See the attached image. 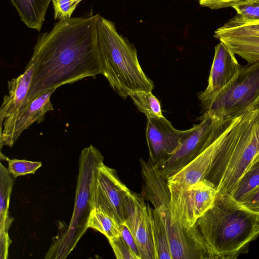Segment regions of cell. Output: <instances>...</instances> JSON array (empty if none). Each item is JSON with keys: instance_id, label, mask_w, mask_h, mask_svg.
<instances>
[{"instance_id": "obj_6", "label": "cell", "mask_w": 259, "mask_h": 259, "mask_svg": "<svg viewBox=\"0 0 259 259\" xmlns=\"http://www.w3.org/2000/svg\"><path fill=\"white\" fill-rule=\"evenodd\" d=\"M103 160L101 152L92 145L82 150L79 160V172L72 216L68 229L60 235L48 253L50 255H55L54 258H65L88 229L87 224L92 210L93 179L98 167L103 162Z\"/></svg>"}, {"instance_id": "obj_31", "label": "cell", "mask_w": 259, "mask_h": 259, "mask_svg": "<svg viewBox=\"0 0 259 259\" xmlns=\"http://www.w3.org/2000/svg\"><path fill=\"white\" fill-rule=\"evenodd\" d=\"M121 236L135 253L137 259H142L135 240L128 228L124 224L120 225Z\"/></svg>"}, {"instance_id": "obj_18", "label": "cell", "mask_w": 259, "mask_h": 259, "mask_svg": "<svg viewBox=\"0 0 259 259\" xmlns=\"http://www.w3.org/2000/svg\"><path fill=\"white\" fill-rule=\"evenodd\" d=\"M218 39L248 63L259 62V36H225Z\"/></svg>"}, {"instance_id": "obj_23", "label": "cell", "mask_w": 259, "mask_h": 259, "mask_svg": "<svg viewBox=\"0 0 259 259\" xmlns=\"http://www.w3.org/2000/svg\"><path fill=\"white\" fill-rule=\"evenodd\" d=\"M259 186V160L253 162L239 180L231 195L239 202L248 193Z\"/></svg>"}, {"instance_id": "obj_7", "label": "cell", "mask_w": 259, "mask_h": 259, "mask_svg": "<svg viewBox=\"0 0 259 259\" xmlns=\"http://www.w3.org/2000/svg\"><path fill=\"white\" fill-rule=\"evenodd\" d=\"M259 101V62L241 66L234 79L202 106L204 112L220 119L244 112Z\"/></svg>"}, {"instance_id": "obj_24", "label": "cell", "mask_w": 259, "mask_h": 259, "mask_svg": "<svg viewBox=\"0 0 259 259\" xmlns=\"http://www.w3.org/2000/svg\"><path fill=\"white\" fill-rule=\"evenodd\" d=\"M152 219L158 259H172L166 232L159 214L154 208H152Z\"/></svg>"}, {"instance_id": "obj_1", "label": "cell", "mask_w": 259, "mask_h": 259, "mask_svg": "<svg viewBox=\"0 0 259 259\" xmlns=\"http://www.w3.org/2000/svg\"><path fill=\"white\" fill-rule=\"evenodd\" d=\"M98 14L60 20L40 34L30 61L34 70L27 99L87 77L103 75L97 39Z\"/></svg>"}, {"instance_id": "obj_19", "label": "cell", "mask_w": 259, "mask_h": 259, "mask_svg": "<svg viewBox=\"0 0 259 259\" xmlns=\"http://www.w3.org/2000/svg\"><path fill=\"white\" fill-rule=\"evenodd\" d=\"M87 227L88 229L90 228L100 232L106 236L108 241L121 236L120 226L118 221L100 207L92 208Z\"/></svg>"}, {"instance_id": "obj_21", "label": "cell", "mask_w": 259, "mask_h": 259, "mask_svg": "<svg viewBox=\"0 0 259 259\" xmlns=\"http://www.w3.org/2000/svg\"><path fill=\"white\" fill-rule=\"evenodd\" d=\"M237 14L221 27L231 28L239 23L259 20V0H242L234 5Z\"/></svg>"}, {"instance_id": "obj_16", "label": "cell", "mask_w": 259, "mask_h": 259, "mask_svg": "<svg viewBox=\"0 0 259 259\" xmlns=\"http://www.w3.org/2000/svg\"><path fill=\"white\" fill-rule=\"evenodd\" d=\"M34 67V64L29 61L22 74L8 81V93L4 97L0 109L1 124L27 103Z\"/></svg>"}, {"instance_id": "obj_14", "label": "cell", "mask_w": 259, "mask_h": 259, "mask_svg": "<svg viewBox=\"0 0 259 259\" xmlns=\"http://www.w3.org/2000/svg\"><path fill=\"white\" fill-rule=\"evenodd\" d=\"M241 66L235 54L220 41L215 47L208 85L198 96L202 105L225 89L237 76Z\"/></svg>"}, {"instance_id": "obj_15", "label": "cell", "mask_w": 259, "mask_h": 259, "mask_svg": "<svg viewBox=\"0 0 259 259\" xmlns=\"http://www.w3.org/2000/svg\"><path fill=\"white\" fill-rule=\"evenodd\" d=\"M232 118L220 135L210 145L190 163L169 178L167 182L189 185L204 180L214 159L224 137L226 129Z\"/></svg>"}, {"instance_id": "obj_26", "label": "cell", "mask_w": 259, "mask_h": 259, "mask_svg": "<svg viewBox=\"0 0 259 259\" xmlns=\"http://www.w3.org/2000/svg\"><path fill=\"white\" fill-rule=\"evenodd\" d=\"M7 161L8 170L13 178H17L28 174H34L42 165L41 162L40 161H31L16 159H8Z\"/></svg>"}, {"instance_id": "obj_27", "label": "cell", "mask_w": 259, "mask_h": 259, "mask_svg": "<svg viewBox=\"0 0 259 259\" xmlns=\"http://www.w3.org/2000/svg\"><path fill=\"white\" fill-rule=\"evenodd\" d=\"M54 9L55 19L66 20L71 16L82 0H51Z\"/></svg>"}, {"instance_id": "obj_4", "label": "cell", "mask_w": 259, "mask_h": 259, "mask_svg": "<svg viewBox=\"0 0 259 259\" xmlns=\"http://www.w3.org/2000/svg\"><path fill=\"white\" fill-rule=\"evenodd\" d=\"M97 29L103 75L114 91L124 100L131 92L152 91L153 83L142 70L136 49L114 23L98 14Z\"/></svg>"}, {"instance_id": "obj_9", "label": "cell", "mask_w": 259, "mask_h": 259, "mask_svg": "<svg viewBox=\"0 0 259 259\" xmlns=\"http://www.w3.org/2000/svg\"><path fill=\"white\" fill-rule=\"evenodd\" d=\"M232 118L220 119L204 112L200 122L179 149L157 165L161 175L167 180L190 163L220 135Z\"/></svg>"}, {"instance_id": "obj_5", "label": "cell", "mask_w": 259, "mask_h": 259, "mask_svg": "<svg viewBox=\"0 0 259 259\" xmlns=\"http://www.w3.org/2000/svg\"><path fill=\"white\" fill-rule=\"evenodd\" d=\"M143 183L141 195L151 202L159 214L167 235L172 259L200 258V253L188 230L174 223L167 180L157 165L140 159Z\"/></svg>"}, {"instance_id": "obj_2", "label": "cell", "mask_w": 259, "mask_h": 259, "mask_svg": "<svg viewBox=\"0 0 259 259\" xmlns=\"http://www.w3.org/2000/svg\"><path fill=\"white\" fill-rule=\"evenodd\" d=\"M192 229L208 258H236L259 236V214L230 195L217 193L213 206Z\"/></svg>"}, {"instance_id": "obj_12", "label": "cell", "mask_w": 259, "mask_h": 259, "mask_svg": "<svg viewBox=\"0 0 259 259\" xmlns=\"http://www.w3.org/2000/svg\"><path fill=\"white\" fill-rule=\"evenodd\" d=\"M57 88L39 94L28 100L16 113L1 124L0 146L12 147L22 133L33 123H40L46 114L53 111L51 97Z\"/></svg>"}, {"instance_id": "obj_13", "label": "cell", "mask_w": 259, "mask_h": 259, "mask_svg": "<svg viewBox=\"0 0 259 259\" xmlns=\"http://www.w3.org/2000/svg\"><path fill=\"white\" fill-rule=\"evenodd\" d=\"M195 129L180 131L164 116L148 117L146 138L149 159L158 165L169 158Z\"/></svg>"}, {"instance_id": "obj_29", "label": "cell", "mask_w": 259, "mask_h": 259, "mask_svg": "<svg viewBox=\"0 0 259 259\" xmlns=\"http://www.w3.org/2000/svg\"><path fill=\"white\" fill-rule=\"evenodd\" d=\"M239 202L250 211L259 214V186L248 193Z\"/></svg>"}, {"instance_id": "obj_10", "label": "cell", "mask_w": 259, "mask_h": 259, "mask_svg": "<svg viewBox=\"0 0 259 259\" xmlns=\"http://www.w3.org/2000/svg\"><path fill=\"white\" fill-rule=\"evenodd\" d=\"M141 194L130 190L124 197L125 220L142 259H158L154 241L152 208Z\"/></svg>"}, {"instance_id": "obj_33", "label": "cell", "mask_w": 259, "mask_h": 259, "mask_svg": "<svg viewBox=\"0 0 259 259\" xmlns=\"http://www.w3.org/2000/svg\"><path fill=\"white\" fill-rule=\"evenodd\" d=\"M258 160H259V152H258V154H257L256 156L255 157V158H254L253 162H255L256 161H257Z\"/></svg>"}, {"instance_id": "obj_11", "label": "cell", "mask_w": 259, "mask_h": 259, "mask_svg": "<svg viewBox=\"0 0 259 259\" xmlns=\"http://www.w3.org/2000/svg\"><path fill=\"white\" fill-rule=\"evenodd\" d=\"M130 191L114 169L101 163L95 172L92 189V209L100 207L119 223L125 220L124 197Z\"/></svg>"}, {"instance_id": "obj_17", "label": "cell", "mask_w": 259, "mask_h": 259, "mask_svg": "<svg viewBox=\"0 0 259 259\" xmlns=\"http://www.w3.org/2000/svg\"><path fill=\"white\" fill-rule=\"evenodd\" d=\"M21 20L29 28L40 31L51 0H10Z\"/></svg>"}, {"instance_id": "obj_32", "label": "cell", "mask_w": 259, "mask_h": 259, "mask_svg": "<svg viewBox=\"0 0 259 259\" xmlns=\"http://www.w3.org/2000/svg\"><path fill=\"white\" fill-rule=\"evenodd\" d=\"M1 258H7L8 255V248L11 240L9 238L8 232H0Z\"/></svg>"}, {"instance_id": "obj_20", "label": "cell", "mask_w": 259, "mask_h": 259, "mask_svg": "<svg viewBox=\"0 0 259 259\" xmlns=\"http://www.w3.org/2000/svg\"><path fill=\"white\" fill-rule=\"evenodd\" d=\"M13 179L8 169L0 166V232H8L12 222L9 214L10 196L13 188Z\"/></svg>"}, {"instance_id": "obj_28", "label": "cell", "mask_w": 259, "mask_h": 259, "mask_svg": "<svg viewBox=\"0 0 259 259\" xmlns=\"http://www.w3.org/2000/svg\"><path fill=\"white\" fill-rule=\"evenodd\" d=\"M108 241L117 259H137L135 253L121 236L118 238Z\"/></svg>"}, {"instance_id": "obj_3", "label": "cell", "mask_w": 259, "mask_h": 259, "mask_svg": "<svg viewBox=\"0 0 259 259\" xmlns=\"http://www.w3.org/2000/svg\"><path fill=\"white\" fill-rule=\"evenodd\" d=\"M258 152L259 101L232 118L205 179L231 195Z\"/></svg>"}, {"instance_id": "obj_22", "label": "cell", "mask_w": 259, "mask_h": 259, "mask_svg": "<svg viewBox=\"0 0 259 259\" xmlns=\"http://www.w3.org/2000/svg\"><path fill=\"white\" fill-rule=\"evenodd\" d=\"M129 96L138 109L147 117H162L161 105L158 99L151 92H131Z\"/></svg>"}, {"instance_id": "obj_30", "label": "cell", "mask_w": 259, "mask_h": 259, "mask_svg": "<svg viewBox=\"0 0 259 259\" xmlns=\"http://www.w3.org/2000/svg\"><path fill=\"white\" fill-rule=\"evenodd\" d=\"M242 0H198L202 7H208L212 10L232 7Z\"/></svg>"}, {"instance_id": "obj_25", "label": "cell", "mask_w": 259, "mask_h": 259, "mask_svg": "<svg viewBox=\"0 0 259 259\" xmlns=\"http://www.w3.org/2000/svg\"><path fill=\"white\" fill-rule=\"evenodd\" d=\"M238 35L259 36V20L240 23L228 28L219 27L214 31V37L218 39L221 36Z\"/></svg>"}, {"instance_id": "obj_8", "label": "cell", "mask_w": 259, "mask_h": 259, "mask_svg": "<svg viewBox=\"0 0 259 259\" xmlns=\"http://www.w3.org/2000/svg\"><path fill=\"white\" fill-rule=\"evenodd\" d=\"M167 183L172 221L189 230L213 206L217 193L216 189L205 179L189 185Z\"/></svg>"}]
</instances>
